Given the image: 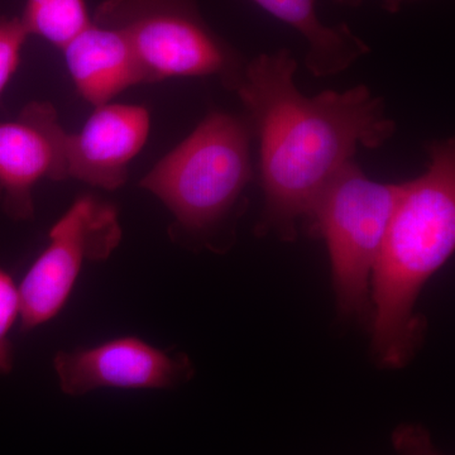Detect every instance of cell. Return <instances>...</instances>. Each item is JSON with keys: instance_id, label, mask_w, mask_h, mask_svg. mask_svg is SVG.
Listing matches in <instances>:
<instances>
[{"instance_id": "30bf717a", "label": "cell", "mask_w": 455, "mask_h": 455, "mask_svg": "<svg viewBox=\"0 0 455 455\" xmlns=\"http://www.w3.org/2000/svg\"><path fill=\"white\" fill-rule=\"evenodd\" d=\"M61 51L75 89L94 108L145 84L133 51L116 29L92 22Z\"/></svg>"}, {"instance_id": "ba28073f", "label": "cell", "mask_w": 455, "mask_h": 455, "mask_svg": "<svg viewBox=\"0 0 455 455\" xmlns=\"http://www.w3.org/2000/svg\"><path fill=\"white\" fill-rule=\"evenodd\" d=\"M65 136L49 101H31L14 121L0 122V204L11 220H32L33 190L42 180L68 179Z\"/></svg>"}, {"instance_id": "7a4b0ae2", "label": "cell", "mask_w": 455, "mask_h": 455, "mask_svg": "<svg viewBox=\"0 0 455 455\" xmlns=\"http://www.w3.org/2000/svg\"><path fill=\"white\" fill-rule=\"evenodd\" d=\"M427 170L403 191L371 278V355L382 370H400L423 344L427 320L416 313L425 284L455 248V142L427 145Z\"/></svg>"}, {"instance_id": "3957f363", "label": "cell", "mask_w": 455, "mask_h": 455, "mask_svg": "<svg viewBox=\"0 0 455 455\" xmlns=\"http://www.w3.org/2000/svg\"><path fill=\"white\" fill-rule=\"evenodd\" d=\"M253 132L247 116L212 110L140 180L169 209V235L194 251L227 253L247 211Z\"/></svg>"}, {"instance_id": "8992f818", "label": "cell", "mask_w": 455, "mask_h": 455, "mask_svg": "<svg viewBox=\"0 0 455 455\" xmlns=\"http://www.w3.org/2000/svg\"><path fill=\"white\" fill-rule=\"evenodd\" d=\"M118 209L94 196L77 197L51 228L49 244L20 289L22 328L46 324L64 309L86 262H101L121 244Z\"/></svg>"}, {"instance_id": "6da1fadb", "label": "cell", "mask_w": 455, "mask_h": 455, "mask_svg": "<svg viewBox=\"0 0 455 455\" xmlns=\"http://www.w3.org/2000/svg\"><path fill=\"white\" fill-rule=\"evenodd\" d=\"M298 62L281 49L248 60L235 89L259 142L265 196L257 236L295 242L317 197L353 156L390 140L396 123L366 85L305 97L295 85Z\"/></svg>"}, {"instance_id": "7c38bea8", "label": "cell", "mask_w": 455, "mask_h": 455, "mask_svg": "<svg viewBox=\"0 0 455 455\" xmlns=\"http://www.w3.org/2000/svg\"><path fill=\"white\" fill-rule=\"evenodd\" d=\"M20 18L28 36L59 50L92 23L85 0H27Z\"/></svg>"}, {"instance_id": "5b68a950", "label": "cell", "mask_w": 455, "mask_h": 455, "mask_svg": "<svg viewBox=\"0 0 455 455\" xmlns=\"http://www.w3.org/2000/svg\"><path fill=\"white\" fill-rule=\"evenodd\" d=\"M92 22L121 33L145 84L173 77H215L229 92L247 60L204 20L197 0H103Z\"/></svg>"}, {"instance_id": "4fadbf2b", "label": "cell", "mask_w": 455, "mask_h": 455, "mask_svg": "<svg viewBox=\"0 0 455 455\" xmlns=\"http://www.w3.org/2000/svg\"><path fill=\"white\" fill-rule=\"evenodd\" d=\"M20 315V289L7 271L0 267V373L13 368V348L9 333Z\"/></svg>"}, {"instance_id": "8fae6325", "label": "cell", "mask_w": 455, "mask_h": 455, "mask_svg": "<svg viewBox=\"0 0 455 455\" xmlns=\"http://www.w3.org/2000/svg\"><path fill=\"white\" fill-rule=\"evenodd\" d=\"M263 11L300 33L307 44L305 66L314 76H334L348 70L370 46L346 23L326 26L316 13L315 0H252Z\"/></svg>"}, {"instance_id": "277c9868", "label": "cell", "mask_w": 455, "mask_h": 455, "mask_svg": "<svg viewBox=\"0 0 455 455\" xmlns=\"http://www.w3.org/2000/svg\"><path fill=\"white\" fill-rule=\"evenodd\" d=\"M401 191L403 182L374 181L350 161L323 190L302 224L307 235L323 239L328 248L337 314L343 322L370 328L371 278Z\"/></svg>"}, {"instance_id": "5bb4252c", "label": "cell", "mask_w": 455, "mask_h": 455, "mask_svg": "<svg viewBox=\"0 0 455 455\" xmlns=\"http://www.w3.org/2000/svg\"><path fill=\"white\" fill-rule=\"evenodd\" d=\"M28 37L20 17H0V95L16 74Z\"/></svg>"}, {"instance_id": "2e32d148", "label": "cell", "mask_w": 455, "mask_h": 455, "mask_svg": "<svg viewBox=\"0 0 455 455\" xmlns=\"http://www.w3.org/2000/svg\"><path fill=\"white\" fill-rule=\"evenodd\" d=\"M335 2L346 5V7L357 8L363 3V0H335ZM407 2H412V0H382V7L390 13H397Z\"/></svg>"}, {"instance_id": "52a82bcc", "label": "cell", "mask_w": 455, "mask_h": 455, "mask_svg": "<svg viewBox=\"0 0 455 455\" xmlns=\"http://www.w3.org/2000/svg\"><path fill=\"white\" fill-rule=\"evenodd\" d=\"M60 387L70 396L97 388L164 390L193 379L196 368L184 353L158 349L137 337H121L89 348L57 353Z\"/></svg>"}, {"instance_id": "9c48e42d", "label": "cell", "mask_w": 455, "mask_h": 455, "mask_svg": "<svg viewBox=\"0 0 455 455\" xmlns=\"http://www.w3.org/2000/svg\"><path fill=\"white\" fill-rule=\"evenodd\" d=\"M151 114L137 104L94 108L82 131L65 136L68 178L103 190H118L128 167L146 146Z\"/></svg>"}, {"instance_id": "9a60e30c", "label": "cell", "mask_w": 455, "mask_h": 455, "mask_svg": "<svg viewBox=\"0 0 455 455\" xmlns=\"http://www.w3.org/2000/svg\"><path fill=\"white\" fill-rule=\"evenodd\" d=\"M397 455H445L434 444L430 431L420 424H400L391 434Z\"/></svg>"}]
</instances>
